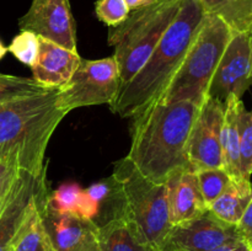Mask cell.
Segmentation results:
<instances>
[{
  "label": "cell",
  "instance_id": "obj_16",
  "mask_svg": "<svg viewBox=\"0 0 252 251\" xmlns=\"http://www.w3.org/2000/svg\"><path fill=\"white\" fill-rule=\"evenodd\" d=\"M244 102L236 96H229L224 101V118L221 128V153L223 169L231 180H241L240 171V133L239 115Z\"/></svg>",
  "mask_w": 252,
  "mask_h": 251
},
{
  "label": "cell",
  "instance_id": "obj_27",
  "mask_svg": "<svg viewBox=\"0 0 252 251\" xmlns=\"http://www.w3.org/2000/svg\"><path fill=\"white\" fill-rule=\"evenodd\" d=\"M20 167L15 154L0 155V213L4 209Z\"/></svg>",
  "mask_w": 252,
  "mask_h": 251
},
{
  "label": "cell",
  "instance_id": "obj_10",
  "mask_svg": "<svg viewBox=\"0 0 252 251\" xmlns=\"http://www.w3.org/2000/svg\"><path fill=\"white\" fill-rule=\"evenodd\" d=\"M236 239H241L236 225L220 220L208 211L198 218L172 225L160 251H209Z\"/></svg>",
  "mask_w": 252,
  "mask_h": 251
},
{
  "label": "cell",
  "instance_id": "obj_30",
  "mask_svg": "<svg viewBox=\"0 0 252 251\" xmlns=\"http://www.w3.org/2000/svg\"><path fill=\"white\" fill-rule=\"evenodd\" d=\"M209 251H252L249 248L248 244L243 240V239H236V240L229 241V243L219 245L217 248L212 249Z\"/></svg>",
  "mask_w": 252,
  "mask_h": 251
},
{
  "label": "cell",
  "instance_id": "obj_22",
  "mask_svg": "<svg viewBox=\"0 0 252 251\" xmlns=\"http://www.w3.org/2000/svg\"><path fill=\"white\" fill-rule=\"evenodd\" d=\"M46 90L32 78L0 74V106Z\"/></svg>",
  "mask_w": 252,
  "mask_h": 251
},
{
  "label": "cell",
  "instance_id": "obj_12",
  "mask_svg": "<svg viewBox=\"0 0 252 251\" xmlns=\"http://www.w3.org/2000/svg\"><path fill=\"white\" fill-rule=\"evenodd\" d=\"M47 185V171L34 175L20 169L9 199L0 213V251H12L32 204L49 192Z\"/></svg>",
  "mask_w": 252,
  "mask_h": 251
},
{
  "label": "cell",
  "instance_id": "obj_3",
  "mask_svg": "<svg viewBox=\"0 0 252 251\" xmlns=\"http://www.w3.org/2000/svg\"><path fill=\"white\" fill-rule=\"evenodd\" d=\"M58 89L0 106V155L15 154L19 167L34 175L47 171L51 137L69 112L57 105Z\"/></svg>",
  "mask_w": 252,
  "mask_h": 251
},
{
  "label": "cell",
  "instance_id": "obj_4",
  "mask_svg": "<svg viewBox=\"0 0 252 251\" xmlns=\"http://www.w3.org/2000/svg\"><path fill=\"white\" fill-rule=\"evenodd\" d=\"M111 181L121 202L116 216L139 240L160 251L172 226L166 184L144 177L126 157L115 164Z\"/></svg>",
  "mask_w": 252,
  "mask_h": 251
},
{
  "label": "cell",
  "instance_id": "obj_25",
  "mask_svg": "<svg viewBox=\"0 0 252 251\" xmlns=\"http://www.w3.org/2000/svg\"><path fill=\"white\" fill-rule=\"evenodd\" d=\"M39 51V36L31 31H21L14 37L7 47V52L12 54L17 61L32 68L36 63Z\"/></svg>",
  "mask_w": 252,
  "mask_h": 251
},
{
  "label": "cell",
  "instance_id": "obj_20",
  "mask_svg": "<svg viewBox=\"0 0 252 251\" xmlns=\"http://www.w3.org/2000/svg\"><path fill=\"white\" fill-rule=\"evenodd\" d=\"M98 244L101 251H159L139 240L117 216L98 225Z\"/></svg>",
  "mask_w": 252,
  "mask_h": 251
},
{
  "label": "cell",
  "instance_id": "obj_14",
  "mask_svg": "<svg viewBox=\"0 0 252 251\" xmlns=\"http://www.w3.org/2000/svg\"><path fill=\"white\" fill-rule=\"evenodd\" d=\"M80 62L78 51H69L56 42L39 37L38 57L31 68L32 79L44 89H61L70 80Z\"/></svg>",
  "mask_w": 252,
  "mask_h": 251
},
{
  "label": "cell",
  "instance_id": "obj_29",
  "mask_svg": "<svg viewBox=\"0 0 252 251\" xmlns=\"http://www.w3.org/2000/svg\"><path fill=\"white\" fill-rule=\"evenodd\" d=\"M111 187L112 185L108 184V182L103 181V182H97V184H94L91 185L90 187L85 189L86 193L96 202V203L101 204V202L107 197V194L110 193L111 191Z\"/></svg>",
  "mask_w": 252,
  "mask_h": 251
},
{
  "label": "cell",
  "instance_id": "obj_7",
  "mask_svg": "<svg viewBox=\"0 0 252 251\" xmlns=\"http://www.w3.org/2000/svg\"><path fill=\"white\" fill-rule=\"evenodd\" d=\"M121 90L118 64L112 57L81 59L70 80L58 89L57 105L66 112L89 106H111Z\"/></svg>",
  "mask_w": 252,
  "mask_h": 251
},
{
  "label": "cell",
  "instance_id": "obj_31",
  "mask_svg": "<svg viewBox=\"0 0 252 251\" xmlns=\"http://www.w3.org/2000/svg\"><path fill=\"white\" fill-rule=\"evenodd\" d=\"M155 1H157V0H126V2H127L130 11H132V10L140 9V7L148 6V5L153 4V2Z\"/></svg>",
  "mask_w": 252,
  "mask_h": 251
},
{
  "label": "cell",
  "instance_id": "obj_15",
  "mask_svg": "<svg viewBox=\"0 0 252 251\" xmlns=\"http://www.w3.org/2000/svg\"><path fill=\"white\" fill-rule=\"evenodd\" d=\"M166 186L172 225L198 218L209 211L192 167H186L172 175Z\"/></svg>",
  "mask_w": 252,
  "mask_h": 251
},
{
  "label": "cell",
  "instance_id": "obj_18",
  "mask_svg": "<svg viewBox=\"0 0 252 251\" xmlns=\"http://www.w3.org/2000/svg\"><path fill=\"white\" fill-rule=\"evenodd\" d=\"M252 198L251 180H233L228 188L209 207V212L225 223L236 225Z\"/></svg>",
  "mask_w": 252,
  "mask_h": 251
},
{
  "label": "cell",
  "instance_id": "obj_28",
  "mask_svg": "<svg viewBox=\"0 0 252 251\" xmlns=\"http://www.w3.org/2000/svg\"><path fill=\"white\" fill-rule=\"evenodd\" d=\"M236 229H238L240 238L248 244L249 248L252 250V198L248 208L244 212L243 217L236 224Z\"/></svg>",
  "mask_w": 252,
  "mask_h": 251
},
{
  "label": "cell",
  "instance_id": "obj_13",
  "mask_svg": "<svg viewBox=\"0 0 252 251\" xmlns=\"http://www.w3.org/2000/svg\"><path fill=\"white\" fill-rule=\"evenodd\" d=\"M43 220L57 251H100L98 225L95 220L43 208Z\"/></svg>",
  "mask_w": 252,
  "mask_h": 251
},
{
  "label": "cell",
  "instance_id": "obj_2",
  "mask_svg": "<svg viewBox=\"0 0 252 251\" xmlns=\"http://www.w3.org/2000/svg\"><path fill=\"white\" fill-rule=\"evenodd\" d=\"M203 9L197 0H184L176 17L143 68L120 90L110 106L122 118H134L154 105L181 65L203 22Z\"/></svg>",
  "mask_w": 252,
  "mask_h": 251
},
{
  "label": "cell",
  "instance_id": "obj_9",
  "mask_svg": "<svg viewBox=\"0 0 252 251\" xmlns=\"http://www.w3.org/2000/svg\"><path fill=\"white\" fill-rule=\"evenodd\" d=\"M224 102L208 97L199 107L187 144V159L193 170L223 167L221 128Z\"/></svg>",
  "mask_w": 252,
  "mask_h": 251
},
{
  "label": "cell",
  "instance_id": "obj_6",
  "mask_svg": "<svg viewBox=\"0 0 252 251\" xmlns=\"http://www.w3.org/2000/svg\"><path fill=\"white\" fill-rule=\"evenodd\" d=\"M184 0H157L132 10L122 24L108 27V44L118 64L121 89L143 68L176 17Z\"/></svg>",
  "mask_w": 252,
  "mask_h": 251
},
{
  "label": "cell",
  "instance_id": "obj_19",
  "mask_svg": "<svg viewBox=\"0 0 252 251\" xmlns=\"http://www.w3.org/2000/svg\"><path fill=\"white\" fill-rule=\"evenodd\" d=\"M204 14L225 22L233 32L252 33V0H197Z\"/></svg>",
  "mask_w": 252,
  "mask_h": 251
},
{
  "label": "cell",
  "instance_id": "obj_21",
  "mask_svg": "<svg viewBox=\"0 0 252 251\" xmlns=\"http://www.w3.org/2000/svg\"><path fill=\"white\" fill-rule=\"evenodd\" d=\"M197 180H198L199 189L207 207L212 206L220 194L228 188L230 182L233 181L228 172L223 167L217 169H198L194 170Z\"/></svg>",
  "mask_w": 252,
  "mask_h": 251
},
{
  "label": "cell",
  "instance_id": "obj_5",
  "mask_svg": "<svg viewBox=\"0 0 252 251\" xmlns=\"http://www.w3.org/2000/svg\"><path fill=\"white\" fill-rule=\"evenodd\" d=\"M231 36L233 31L225 22L206 14L181 65L157 102L189 101L201 107L208 98L212 78Z\"/></svg>",
  "mask_w": 252,
  "mask_h": 251
},
{
  "label": "cell",
  "instance_id": "obj_11",
  "mask_svg": "<svg viewBox=\"0 0 252 251\" xmlns=\"http://www.w3.org/2000/svg\"><path fill=\"white\" fill-rule=\"evenodd\" d=\"M19 27L69 51H78L75 21L69 0H32L29 11L20 17Z\"/></svg>",
  "mask_w": 252,
  "mask_h": 251
},
{
  "label": "cell",
  "instance_id": "obj_23",
  "mask_svg": "<svg viewBox=\"0 0 252 251\" xmlns=\"http://www.w3.org/2000/svg\"><path fill=\"white\" fill-rule=\"evenodd\" d=\"M81 192L83 189L78 184L74 182L63 184L56 191L49 193L47 208L57 214H69V216L78 217Z\"/></svg>",
  "mask_w": 252,
  "mask_h": 251
},
{
  "label": "cell",
  "instance_id": "obj_1",
  "mask_svg": "<svg viewBox=\"0 0 252 251\" xmlns=\"http://www.w3.org/2000/svg\"><path fill=\"white\" fill-rule=\"evenodd\" d=\"M199 106L189 101L157 102L133 118L130 148L126 155L144 177L166 184L189 166L187 144Z\"/></svg>",
  "mask_w": 252,
  "mask_h": 251
},
{
  "label": "cell",
  "instance_id": "obj_33",
  "mask_svg": "<svg viewBox=\"0 0 252 251\" xmlns=\"http://www.w3.org/2000/svg\"><path fill=\"white\" fill-rule=\"evenodd\" d=\"M100 251H101V250H100Z\"/></svg>",
  "mask_w": 252,
  "mask_h": 251
},
{
  "label": "cell",
  "instance_id": "obj_24",
  "mask_svg": "<svg viewBox=\"0 0 252 251\" xmlns=\"http://www.w3.org/2000/svg\"><path fill=\"white\" fill-rule=\"evenodd\" d=\"M239 133H240V171L244 179L252 176V110L243 105L239 115Z\"/></svg>",
  "mask_w": 252,
  "mask_h": 251
},
{
  "label": "cell",
  "instance_id": "obj_17",
  "mask_svg": "<svg viewBox=\"0 0 252 251\" xmlns=\"http://www.w3.org/2000/svg\"><path fill=\"white\" fill-rule=\"evenodd\" d=\"M49 192L42 194L32 204L24 225L17 234L12 251H57L43 220V208L48 202Z\"/></svg>",
  "mask_w": 252,
  "mask_h": 251
},
{
  "label": "cell",
  "instance_id": "obj_26",
  "mask_svg": "<svg viewBox=\"0 0 252 251\" xmlns=\"http://www.w3.org/2000/svg\"><path fill=\"white\" fill-rule=\"evenodd\" d=\"M95 12L97 19L106 26L115 27L127 19L130 9L126 0H97Z\"/></svg>",
  "mask_w": 252,
  "mask_h": 251
},
{
  "label": "cell",
  "instance_id": "obj_8",
  "mask_svg": "<svg viewBox=\"0 0 252 251\" xmlns=\"http://www.w3.org/2000/svg\"><path fill=\"white\" fill-rule=\"evenodd\" d=\"M251 86L252 33L233 32L212 78L208 97L221 102L229 96L243 98Z\"/></svg>",
  "mask_w": 252,
  "mask_h": 251
},
{
  "label": "cell",
  "instance_id": "obj_32",
  "mask_svg": "<svg viewBox=\"0 0 252 251\" xmlns=\"http://www.w3.org/2000/svg\"><path fill=\"white\" fill-rule=\"evenodd\" d=\"M6 53H7V47L5 46V44L2 43L1 41H0V61L4 58L5 54H6Z\"/></svg>",
  "mask_w": 252,
  "mask_h": 251
}]
</instances>
